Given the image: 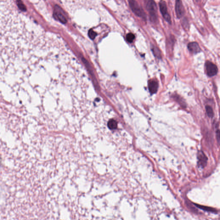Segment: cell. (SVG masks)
I'll use <instances>...</instances> for the list:
<instances>
[{
  "instance_id": "cell-6",
  "label": "cell",
  "mask_w": 220,
  "mask_h": 220,
  "mask_svg": "<svg viewBox=\"0 0 220 220\" xmlns=\"http://www.w3.org/2000/svg\"><path fill=\"white\" fill-rule=\"evenodd\" d=\"M188 49L190 52L194 54L199 53L201 51V49L199 47V44L195 42L189 43L188 45Z\"/></svg>"
},
{
  "instance_id": "cell-11",
  "label": "cell",
  "mask_w": 220,
  "mask_h": 220,
  "mask_svg": "<svg viewBox=\"0 0 220 220\" xmlns=\"http://www.w3.org/2000/svg\"><path fill=\"white\" fill-rule=\"evenodd\" d=\"M97 35V34L95 32H94L92 29H90L89 31L88 32L89 37L91 39H94L95 37H96Z\"/></svg>"
},
{
  "instance_id": "cell-3",
  "label": "cell",
  "mask_w": 220,
  "mask_h": 220,
  "mask_svg": "<svg viewBox=\"0 0 220 220\" xmlns=\"http://www.w3.org/2000/svg\"><path fill=\"white\" fill-rule=\"evenodd\" d=\"M205 66H206V73L209 77H213L217 74L218 69L216 65L214 63H212L210 61H207Z\"/></svg>"
},
{
  "instance_id": "cell-4",
  "label": "cell",
  "mask_w": 220,
  "mask_h": 220,
  "mask_svg": "<svg viewBox=\"0 0 220 220\" xmlns=\"http://www.w3.org/2000/svg\"><path fill=\"white\" fill-rule=\"evenodd\" d=\"M159 9L164 19L167 22L171 23V17L169 14L166 2L161 1L159 3Z\"/></svg>"
},
{
  "instance_id": "cell-10",
  "label": "cell",
  "mask_w": 220,
  "mask_h": 220,
  "mask_svg": "<svg viewBox=\"0 0 220 220\" xmlns=\"http://www.w3.org/2000/svg\"><path fill=\"white\" fill-rule=\"evenodd\" d=\"M206 112H207V115L208 117H213L214 115L213 108L209 106H206Z\"/></svg>"
},
{
  "instance_id": "cell-2",
  "label": "cell",
  "mask_w": 220,
  "mask_h": 220,
  "mask_svg": "<svg viewBox=\"0 0 220 220\" xmlns=\"http://www.w3.org/2000/svg\"><path fill=\"white\" fill-rule=\"evenodd\" d=\"M129 2L130 7L134 14L139 17L144 16L143 10L136 1H130Z\"/></svg>"
},
{
  "instance_id": "cell-5",
  "label": "cell",
  "mask_w": 220,
  "mask_h": 220,
  "mask_svg": "<svg viewBox=\"0 0 220 220\" xmlns=\"http://www.w3.org/2000/svg\"><path fill=\"white\" fill-rule=\"evenodd\" d=\"M175 12L177 17L178 18L182 17V16L184 14V7L182 2L180 1H176L175 3Z\"/></svg>"
},
{
  "instance_id": "cell-9",
  "label": "cell",
  "mask_w": 220,
  "mask_h": 220,
  "mask_svg": "<svg viewBox=\"0 0 220 220\" xmlns=\"http://www.w3.org/2000/svg\"><path fill=\"white\" fill-rule=\"evenodd\" d=\"M134 38H135V36L134 34L132 33H130L126 35V40L129 43H132L134 41Z\"/></svg>"
},
{
  "instance_id": "cell-8",
  "label": "cell",
  "mask_w": 220,
  "mask_h": 220,
  "mask_svg": "<svg viewBox=\"0 0 220 220\" xmlns=\"http://www.w3.org/2000/svg\"><path fill=\"white\" fill-rule=\"evenodd\" d=\"M53 15H54V17L59 20L62 23L65 24L67 22L66 19L61 12H57L56 11H55Z\"/></svg>"
},
{
  "instance_id": "cell-12",
  "label": "cell",
  "mask_w": 220,
  "mask_h": 220,
  "mask_svg": "<svg viewBox=\"0 0 220 220\" xmlns=\"http://www.w3.org/2000/svg\"><path fill=\"white\" fill-rule=\"evenodd\" d=\"M117 124L115 121L111 120L108 123V126L110 129H115L117 127Z\"/></svg>"
},
{
  "instance_id": "cell-7",
  "label": "cell",
  "mask_w": 220,
  "mask_h": 220,
  "mask_svg": "<svg viewBox=\"0 0 220 220\" xmlns=\"http://www.w3.org/2000/svg\"><path fill=\"white\" fill-rule=\"evenodd\" d=\"M148 86L149 90L151 94H154L157 92L158 88V84L157 81L154 80H150L149 81Z\"/></svg>"
},
{
  "instance_id": "cell-1",
  "label": "cell",
  "mask_w": 220,
  "mask_h": 220,
  "mask_svg": "<svg viewBox=\"0 0 220 220\" xmlns=\"http://www.w3.org/2000/svg\"><path fill=\"white\" fill-rule=\"evenodd\" d=\"M146 8L150 13V18L152 21H156L157 18V7L155 2L153 1H147Z\"/></svg>"
},
{
  "instance_id": "cell-13",
  "label": "cell",
  "mask_w": 220,
  "mask_h": 220,
  "mask_svg": "<svg viewBox=\"0 0 220 220\" xmlns=\"http://www.w3.org/2000/svg\"><path fill=\"white\" fill-rule=\"evenodd\" d=\"M152 50L153 52L156 56L158 58L161 57L160 52V51H159V49H157V48L154 47L152 48Z\"/></svg>"
}]
</instances>
